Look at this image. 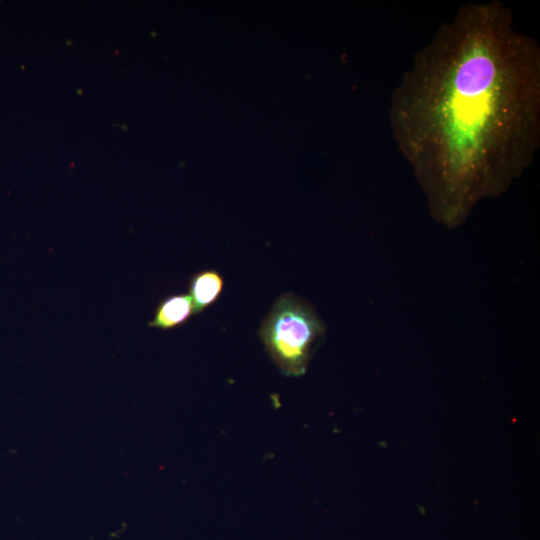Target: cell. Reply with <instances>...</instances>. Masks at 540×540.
I'll return each instance as SVG.
<instances>
[{
	"label": "cell",
	"instance_id": "cell-2",
	"mask_svg": "<svg viewBox=\"0 0 540 540\" xmlns=\"http://www.w3.org/2000/svg\"><path fill=\"white\" fill-rule=\"evenodd\" d=\"M324 333L325 324L314 307L290 292L278 297L259 329L270 358L292 376L305 373L313 346Z\"/></svg>",
	"mask_w": 540,
	"mask_h": 540
},
{
	"label": "cell",
	"instance_id": "cell-3",
	"mask_svg": "<svg viewBox=\"0 0 540 540\" xmlns=\"http://www.w3.org/2000/svg\"><path fill=\"white\" fill-rule=\"evenodd\" d=\"M194 314L193 303L188 294H172L160 300L148 326L170 330L181 326Z\"/></svg>",
	"mask_w": 540,
	"mask_h": 540
},
{
	"label": "cell",
	"instance_id": "cell-1",
	"mask_svg": "<svg viewBox=\"0 0 540 540\" xmlns=\"http://www.w3.org/2000/svg\"><path fill=\"white\" fill-rule=\"evenodd\" d=\"M389 118L432 218L457 228L534 160L540 48L502 2L464 4L415 53Z\"/></svg>",
	"mask_w": 540,
	"mask_h": 540
},
{
	"label": "cell",
	"instance_id": "cell-4",
	"mask_svg": "<svg viewBox=\"0 0 540 540\" xmlns=\"http://www.w3.org/2000/svg\"><path fill=\"white\" fill-rule=\"evenodd\" d=\"M224 288V279L215 269H203L194 273L188 284L194 313H202L215 303L221 296Z\"/></svg>",
	"mask_w": 540,
	"mask_h": 540
}]
</instances>
